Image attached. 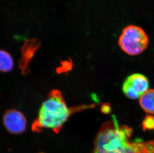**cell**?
<instances>
[{"mask_svg":"<svg viewBox=\"0 0 154 153\" xmlns=\"http://www.w3.org/2000/svg\"><path fill=\"white\" fill-rule=\"evenodd\" d=\"M41 46V41L36 39H28L21 48V57L19 66L22 74L26 75L29 73V65L35 52Z\"/></svg>","mask_w":154,"mask_h":153,"instance_id":"obj_6","label":"cell"},{"mask_svg":"<svg viewBox=\"0 0 154 153\" xmlns=\"http://www.w3.org/2000/svg\"><path fill=\"white\" fill-rule=\"evenodd\" d=\"M94 106L90 104L69 107L60 91L51 90L42 103L38 117L32 123V131L41 132L45 129H50L55 133H60L72 114Z\"/></svg>","mask_w":154,"mask_h":153,"instance_id":"obj_1","label":"cell"},{"mask_svg":"<svg viewBox=\"0 0 154 153\" xmlns=\"http://www.w3.org/2000/svg\"><path fill=\"white\" fill-rule=\"evenodd\" d=\"M3 122L8 131L12 134H20L26 129V120L25 116L15 109L8 110L5 113Z\"/></svg>","mask_w":154,"mask_h":153,"instance_id":"obj_5","label":"cell"},{"mask_svg":"<svg viewBox=\"0 0 154 153\" xmlns=\"http://www.w3.org/2000/svg\"><path fill=\"white\" fill-rule=\"evenodd\" d=\"M149 39L147 33L139 26L129 25L125 27L120 35L118 44L123 52L136 56L147 49Z\"/></svg>","mask_w":154,"mask_h":153,"instance_id":"obj_3","label":"cell"},{"mask_svg":"<svg viewBox=\"0 0 154 153\" xmlns=\"http://www.w3.org/2000/svg\"><path fill=\"white\" fill-rule=\"evenodd\" d=\"M141 108L149 114H154V89L148 90L139 99Z\"/></svg>","mask_w":154,"mask_h":153,"instance_id":"obj_7","label":"cell"},{"mask_svg":"<svg viewBox=\"0 0 154 153\" xmlns=\"http://www.w3.org/2000/svg\"></svg>","mask_w":154,"mask_h":153,"instance_id":"obj_12","label":"cell"},{"mask_svg":"<svg viewBox=\"0 0 154 153\" xmlns=\"http://www.w3.org/2000/svg\"><path fill=\"white\" fill-rule=\"evenodd\" d=\"M135 153H154V141L135 142Z\"/></svg>","mask_w":154,"mask_h":153,"instance_id":"obj_9","label":"cell"},{"mask_svg":"<svg viewBox=\"0 0 154 153\" xmlns=\"http://www.w3.org/2000/svg\"><path fill=\"white\" fill-rule=\"evenodd\" d=\"M108 105H104L102 106L101 110H102V112L107 113L109 112V111L110 110V108H108Z\"/></svg>","mask_w":154,"mask_h":153,"instance_id":"obj_11","label":"cell"},{"mask_svg":"<svg viewBox=\"0 0 154 153\" xmlns=\"http://www.w3.org/2000/svg\"><path fill=\"white\" fill-rule=\"evenodd\" d=\"M149 82L148 78L139 73L129 76L124 82L122 90L128 98L136 100L148 90Z\"/></svg>","mask_w":154,"mask_h":153,"instance_id":"obj_4","label":"cell"},{"mask_svg":"<svg viewBox=\"0 0 154 153\" xmlns=\"http://www.w3.org/2000/svg\"><path fill=\"white\" fill-rule=\"evenodd\" d=\"M142 128L145 130H154V116L151 115L146 116L142 123Z\"/></svg>","mask_w":154,"mask_h":153,"instance_id":"obj_10","label":"cell"},{"mask_svg":"<svg viewBox=\"0 0 154 153\" xmlns=\"http://www.w3.org/2000/svg\"><path fill=\"white\" fill-rule=\"evenodd\" d=\"M14 61L10 54L0 50V72L7 73L13 69Z\"/></svg>","mask_w":154,"mask_h":153,"instance_id":"obj_8","label":"cell"},{"mask_svg":"<svg viewBox=\"0 0 154 153\" xmlns=\"http://www.w3.org/2000/svg\"><path fill=\"white\" fill-rule=\"evenodd\" d=\"M132 134V128L119 125L113 116L101 126L95 139L92 153H135L134 143L129 141Z\"/></svg>","mask_w":154,"mask_h":153,"instance_id":"obj_2","label":"cell"}]
</instances>
